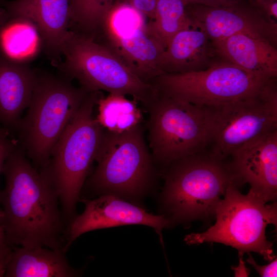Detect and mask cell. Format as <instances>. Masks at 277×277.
Segmentation results:
<instances>
[{
	"label": "cell",
	"instance_id": "obj_1",
	"mask_svg": "<svg viewBox=\"0 0 277 277\" xmlns=\"http://www.w3.org/2000/svg\"><path fill=\"white\" fill-rule=\"evenodd\" d=\"M18 144L5 162L0 192L5 241L14 247L68 250L66 222L58 197Z\"/></svg>",
	"mask_w": 277,
	"mask_h": 277
},
{
	"label": "cell",
	"instance_id": "obj_14",
	"mask_svg": "<svg viewBox=\"0 0 277 277\" xmlns=\"http://www.w3.org/2000/svg\"><path fill=\"white\" fill-rule=\"evenodd\" d=\"M10 16H23L36 26L43 49L56 67L62 62L66 38L70 30V0H0Z\"/></svg>",
	"mask_w": 277,
	"mask_h": 277
},
{
	"label": "cell",
	"instance_id": "obj_4",
	"mask_svg": "<svg viewBox=\"0 0 277 277\" xmlns=\"http://www.w3.org/2000/svg\"><path fill=\"white\" fill-rule=\"evenodd\" d=\"M89 92L62 74L36 69L35 83L26 114L15 133L19 146L37 169L51 151Z\"/></svg>",
	"mask_w": 277,
	"mask_h": 277
},
{
	"label": "cell",
	"instance_id": "obj_5",
	"mask_svg": "<svg viewBox=\"0 0 277 277\" xmlns=\"http://www.w3.org/2000/svg\"><path fill=\"white\" fill-rule=\"evenodd\" d=\"M95 161L97 165L86 181L98 196L112 195L137 204L156 175L142 124L122 133L105 130Z\"/></svg>",
	"mask_w": 277,
	"mask_h": 277
},
{
	"label": "cell",
	"instance_id": "obj_26",
	"mask_svg": "<svg viewBox=\"0 0 277 277\" xmlns=\"http://www.w3.org/2000/svg\"><path fill=\"white\" fill-rule=\"evenodd\" d=\"M126 3L141 12L145 17L152 19L154 12L156 0H126Z\"/></svg>",
	"mask_w": 277,
	"mask_h": 277
},
{
	"label": "cell",
	"instance_id": "obj_3",
	"mask_svg": "<svg viewBox=\"0 0 277 277\" xmlns=\"http://www.w3.org/2000/svg\"><path fill=\"white\" fill-rule=\"evenodd\" d=\"M166 167L161 202L171 225L214 216L228 187L233 183L239 185L228 163L205 151Z\"/></svg>",
	"mask_w": 277,
	"mask_h": 277
},
{
	"label": "cell",
	"instance_id": "obj_23",
	"mask_svg": "<svg viewBox=\"0 0 277 277\" xmlns=\"http://www.w3.org/2000/svg\"><path fill=\"white\" fill-rule=\"evenodd\" d=\"M115 0H70V30L94 38Z\"/></svg>",
	"mask_w": 277,
	"mask_h": 277
},
{
	"label": "cell",
	"instance_id": "obj_30",
	"mask_svg": "<svg viewBox=\"0 0 277 277\" xmlns=\"http://www.w3.org/2000/svg\"><path fill=\"white\" fill-rule=\"evenodd\" d=\"M236 276H247L249 274V270L245 267L244 262L242 258H240L239 265L233 268Z\"/></svg>",
	"mask_w": 277,
	"mask_h": 277
},
{
	"label": "cell",
	"instance_id": "obj_29",
	"mask_svg": "<svg viewBox=\"0 0 277 277\" xmlns=\"http://www.w3.org/2000/svg\"><path fill=\"white\" fill-rule=\"evenodd\" d=\"M13 248L7 243L5 239L0 241V277L5 276Z\"/></svg>",
	"mask_w": 277,
	"mask_h": 277
},
{
	"label": "cell",
	"instance_id": "obj_7",
	"mask_svg": "<svg viewBox=\"0 0 277 277\" xmlns=\"http://www.w3.org/2000/svg\"><path fill=\"white\" fill-rule=\"evenodd\" d=\"M238 187L233 183L228 187L215 208V223L205 232L186 235L185 241L188 245L220 243L235 248L241 256L254 252L271 261L275 256L266 228L269 224L276 227V203L268 204L251 189L243 194Z\"/></svg>",
	"mask_w": 277,
	"mask_h": 277
},
{
	"label": "cell",
	"instance_id": "obj_21",
	"mask_svg": "<svg viewBox=\"0 0 277 277\" xmlns=\"http://www.w3.org/2000/svg\"><path fill=\"white\" fill-rule=\"evenodd\" d=\"M137 103L120 94L109 93L106 96L101 94L96 103V119L106 131H127L142 123L143 113Z\"/></svg>",
	"mask_w": 277,
	"mask_h": 277
},
{
	"label": "cell",
	"instance_id": "obj_2",
	"mask_svg": "<svg viewBox=\"0 0 277 277\" xmlns=\"http://www.w3.org/2000/svg\"><path fill=\"white\" fill-rule=\"evenodd\" d=\"M101 91L89 92L38 171L56 194L68 224L100 149L105 129L94 115Z\"/></svg>",
	"mask_w": 277,
	"mask_h": 277
},
{
	"label": "cell",
	"instance_id": "obj_31",
	"mask_svg": "<svg viewBox=\"0 0 277 277\" xmlns=\"http://www.w3.org/2000/svg\"><path fill=\"white\" fill-rule=\"evenodd\" d=\"M8 17L9 15L6 10L0 6V29Z\"/></svg>",
	"mask_w": 277,
	"mask_h": 277
},
{
	"label": "cell",
	"instance_id": "obj_6",
	"mask_svg": "<svg viewBox=\"0 0 277 277\" xmlns=\"http://www.w3.org/2000/svg\"><path fill=\"white\" fill-rule=\"evenodd\" d=\"M57 67L61 74L75 79L89 92L130 95L147 109L158 95L155 88L136 75L110 47L70 30Z\"/></svg>",
	"mask_w": 277,
	"mask_h": 277
},
{
	"label": "cell",
	"instance_id": "obj_10",
	"mask_svg": "<svg viewBox=\"0 0 277 277\" xmlns=\"http://www.w3.org/2000/svg\"><path fill=\"white\" fill-rule=\"evenodd\" d=\"M271 80L255 76L222 58L205 70L163 73L149 83L159 94L201 107H212L254 94Z\"/></svg>",
	"mask_w": 277,
	"mask_h": 277
},
{
	"label": "cell",
	"instance_id": "obj_24",
	"mask_svg": "<svg viewBox=\"0 0 277 277\" xmlns=\"http://www.w3.org/2000/svg\"><path fill=\"white\" fill-rule=\"evenodd\" d=\"M12 134L8 129L0 125V174L7 159L18 145L17 140ZM3 216L0 207V227Z\"/></svg>",
	"mask_w": 277,
	"mask_h": 277
},
{
	"label": "cell",
	"instance_id": "obj_27",
	"mask_svg": "<svg viewBox=\"0 0 277 277\" xmlns=\"http://www.w3.org/2000/svg\"><path fill=\"white\" fill-rule=\"evenodd\" d=\"M247 262L250 264L262 277H276L277 276V259L276 257L266 265H258L249 253Z\"/></svg>",
	"mask_w": 277,
	"mask_h": 277
},
{
	"label": "cell",
	"instance_id": "obj_17",
	"mask_svg": "<svg viewBox=\"0 0 277 277\" xmlns=\"http://www.w3.org/2000/svg\"><path fill=\"white\" fill-rule=\"evenodd\" d=\"M107 36L111 48L143 81L149 83L163 73L161 64L165 47L147 32L146 26Z\"/></svg>",
	"mask_w": 277,
	"mask_h": 277
},
{
	"label": "cell",
	"instance_id": "obj_13",
	"mask_svg": "<svg viewBox=\"0 0 277 277\" xmlns=\"http://www.w3.org/2000/svg\"><path fill=\"white\" fill-rule=\"evenodd\" d=\"M239 185L250 189L266 202L277 196V130L244 145L228 161Z\"/></svg>",
	"mask_w": 277,
	"mask_h": 277
},
{
	"label": "cell",
	"instance_id": "obj_8",
	"mask_svg": "<svg viewBox=\"0 0 277 277\" xmlns=\"http://www.w3.org/2000/svg\"><path fill=\"white\" fill-rule=\"evenodd\" d=\"M206 107L209 136L205 151L228 161L244 145L277 130L276 78L269 81L254 94Z\"/></svg>",
	"mask_w": 277,
	"mask_h": 277
},
{
	"label": "cell",
	"instance_id": "obj_18",
	"mask_svg": "<svg viewBox=\"0 0 277 277\" xmlns=\"http://www.w3.org/2000/svg\"><path fill=\"white\" fill-rule=\"evenodd\" d=\"M213 44L223 59L255 76L276 78V47L269 42L241 33Z\"/></svg>",
	"mask_w": 277,
	"mask_h": 277
},
{
	"label": "cell",
	"instance_id": "obj_20",
	"mask_svg": "<svg viewBox=\"0 0 277 277\" xmlns=\"http://www.w3.org/2000/svg\"><path fill=\"white\" fill-rule=\"evenodd\" d=\"M43 48L38 29L26 17L9 16L0 29V53L12 61L29 64Z\"/></svg>",
	"mask_w": 277,
	"mask_h": 277
},
{
	"label": "cell",
	"instance_id": "obj_19",
	"mask_svg": "<svg viewBox=\"0 0 277 277\" xmlns=\"http://www.w3.org/2000/svg\"><path fill=\"white\" fill-rule=\"evenodd\" d=\"M65 251L47 247L13 248L6 277H74L81 271L72 267Z\"/></svg>",
	"mask_w": 277,
	"mask_h": 277
},
{
	"label": "cell",
	"instance_id": "obj_9",
	"mask_svg": "<svg viewBox=\"0 0 277 277\" xmlns=\"http://www.w3.org/2000/svg\"><path fill=\"white\" fill-rule=\"evenodd\" d=\"M146 110L149 147L154 163L167 166L205 151L209 136L207 107L158 93Z\"/></svg>",
	"mask_w": 277,
	"mask_h": 277
},
{
	"label": "cell",
	"instance_id": "obj_15",
	"mask_svg": "<svg viewBox=\"0 0 277 277\" xmlns=\"http://www.w3.org/2000/svg\"><path fill=\"white\" fill-rule=\"evenodd\" d=\"M222 59L213 42L202 30L192 26L177 33L163 54V73H183L205 70Z\"/></svg>",
	"mask_w": 277,
	"mask_h": 277
},
{
	"label": "cell",
	"instance_id": "obj_32",
	"mask_svg": "<svg viewBox=\"0 0 277 277\" xmlns=\"http://www.w3.org/2000/svg\"><path fill=\"white\" fill-rule=\"evenodd\" d=\"M4 239V234H3V231L1 229V228L0 227V241Z\"/></svg>",
	"mask_w": 277,
	"mask_h": 277
},
{
	"label": "cell",
	"instance_id": "obj_22",
	"mask_svg": "<svg viewBox=\"0 0 277 277\" xmlns=\"http://www.w3.org/2000/svg\"><path fill=\"white\" fill-rule=\"evenodd\" d=\"M191 26L183 0H156L154 17L147 23L146 29L166 49L177 33Z\"/></svg>",
	"mask_w": 277,
	"mask_h": 277
},
{
	"label": "cell",
	"instance_id": "obj_28",
	"mask_svg": "<svg viewBox=\"0 0 277 277\" xmlns=\"http://www.w3.org/2000/svg\"><path fill=\"white\" fill-rule=\"evenodd\" d=\"M186 6L200 5L208 7L227 6L239 3L243 0H183Z\"/></svg>",
	"mask_w": 277,
	"mask_h": 277
},
{
	"label": "cell",
	"instance_id": "obj_16",
	"mask_svg": "<svg viewBox=\"0 0 277 277\" xmlns=\"http://www.w3.org/2000/svg\"><path fill=\"white\" fill-rule=\"evenodd\" d=\"M36 69L0 53V125L15 133L31 101Z\"/></svg>",
	"mask_w": 277,
	"mask_h": 277
},
{
	"label": "cell",
	"instance_id": "obj_25",
	"mask_svg": "<svg viewBox=\"0 0 277 277\" xmlns=\"http://www.w3.org/2000/svg\"><path fill=\"white\" fill-rule=\"evenodd\" d=\"M268 21L277 24V0H248Z\"/></svg>",
	"mask_w": 277,
	"mask_h": 277
},
{
	"label": "cell",
	"instance_id": "obj_12",
	"mask_svg": "<svg viewBox=\"0 0 277 277\" xmlns=\"http://www.w3.org/2000/svg\"><path fill=\"white\" fill-rule=\"evenodd\" d=\"M84 212L75 215L67 230V248L83 234L103 228L128 225H143L152 227L160 236L162 230L170 226L163 214L154 215L138 205L112 195H103L93 200L84 197Z\"/></svg>",
	"mask_w": 277,
	"mask_h": 277
},
{
	"label": "cell",
	"instance_id": "obj_11",
	"mask_svg": "<svg viewBox=\"0 0 277 277\" xmlns=\"http://www.w3.org/2000/svg\"><path fill=\"white\" fill-rule=\"evenodd\" d=\"M186 11L192 25L204 31L213 43L241 33L276 47L277 24L268 21L249 2L220 7L189 5Z\"/></svg>",
	"mask_w": 277,
	"mask_h": 277
}]
</instances>
